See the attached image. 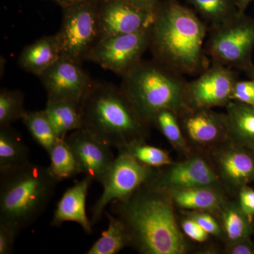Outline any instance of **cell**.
Wrapping results in <instances>:
<instances>
[{"label":"cell","instance_id":"d6a6232c","mask_svg":"<svg viewBox=\"0 0 254 254\" xmlns=\"http://www.w3.org/2000/svg\"><path fill=\"white\" fill-rule=\"evenodd\" d=\"M181 229L185 236L195 242H204L210 235L198 222L189 216L182 220Z\"/></svg>","mask_w":254,"mask_h":254},{"label":"cell","instance_id":"ac0fdd59","mask_svg":"<svg viewBox=\"0 0 254 254\" xmlns=\"http://www.w3.org/2000/svg\"><path fill=\"white\" fill-rule=\"evenodd\" d=\"M179 208L205 212H219L227 202L217 187H200L165 190Z\"/></svg>","mask_w":254,"mask_h":254},{"label":"cell","instance_id":"f1b7e54d","mask_svg":"<svg viewBox=\"0 0 254 254\" xmlns=\"http://www.w3.org/2000/svg\"><path fill=\"white\" fill-rule=\"evenodd\" d=\"M24 95L18 90L3 88L0 91V127H9L21 120L26 111Z\"/></svg>","mask_w":254,"mask_h":254},{"label":"cell","instance_id":"6da1fadb","mask_svg":"<svg viewBox=\"0 0 254 254\" xmlns=\"http://www.w3.org/2000/svg\"><path fill=\"white\" fill-rule=\"evenodd\" d=\"M125 224L131 246L143 254H184L188 245L174 214L173 202L151 180L128 198L111 203Z\"/></svg>","mask_w":254,"mask_h":254},{"label":"cell","instance_id":"e575fe53","mask_svg":"<svg viewBox=\"0 0 254 254\" xmlns=\"http://www.w3.org/2000/svg\"><path fill=\"white\" fill-rule=\"evenodd\" d=\"M18 234L9 227L0 224V254H11Z\"/></svg>","mask_w":254,"mask_h":254},{"label":"cell","instance_id":"3957f363","mask_svg":"<svg viewBox=\"0 0 254 254\" xmlns=\"http://www.w3.org/2000/svg\"><path fill=\"white\" fill-rule=\"evenodd\" d=\"M82 129L118 150L145 141L146 124L120 87L91 81L80 103Z\"/></svg>","mask_w":254,"mask_h":254},{"label":"cell","instance_id":"f35d334b","mask_svg":"<svg viewBox=\"0 0 254 254\" xmlns=\"http://www.w3.org/2000/svg\"><path fill=\"white\" fill-rule=\"evenodd\" d=\"M253 1L254 0H235V2L240 13H245L246 9Z\"/></svg>","mask_w":254,"mask_h":254},{"label":"cell","instance_id":"603a6c76","mask_svg":"<svg viewBox=\"0 0 254 254\" xmlns=\"http://www.w3.org/2000/svg\"><path fill=\"white\" fill-rule=\"evenodd\" d=\"M29 161V148L11 127H0V171Z\"/></svg>","mask_w":254,"mask_h":254},{"label":"cell","instance_id":"5b68a950","mask_svg":"<svg viewBox=\"0 0 254 254\" xmlns=\"http://www.w3.org/2000/svg\"><path fill=\"white\" fill-rule=\"evenodd\" d=\"M122 77L120 88L148 126L161 110H171L178 116L186 108L187 82L154 60H141Z\"/></svg>","mask_w":254,"mask_h":254},{"label":"cell","instance_id":"8d00e7d4","mask_svg":"<svg viewBox=\"0 0 254 254\" xmlns=\"http://www.w3.org/2000/svg\"><path fill=\"white\" fill-rule=\"evenodd\" d=\"M123 1L140 9L155 12L163 0H123Z\"/></svg>","mask_w":254,"mask_h":254},{"label":"cell","instance_id":"9a60e30c","mask_svg":"<svg viewBox=\"0 0 254 254\" xmlns=\"http://www.w3.org/2000/svg\"><path fill=\"white\" fill-rule=\"evenodd\" d=\"M151 182L164 190L200 187H218L220 177L208 162L199 156L169 165L161 173L156 172Z\"/></svg>","mask_w":254,"mask_h":254},{"label":"cell","instance_id":"9c48e42d","mask_svg":"<svg viewBox=\"0 0 254 254\" xmlns=\"http://www.w3.org/2000/svg\"><path fill=\"white\" fill-rule=\"evenodd\" d=\"M150 28L100 39L87 60L123 76L141 62L149 48Z\"/></svg>","mask_w":254,"mask_h":254},{"label":"cell","instance_id":"83f0119b","mask_svg":"<svg viewBox=\"0 0 254 254\" xmlns=\"http://www.w3.org/2000/svg\"><path fill=\"white\" fill-rule=\"evenodd\" d=\"M153 125L158 127L175 150L184 154H190L189 143L182 131L176 114L171 110H161L155 115Z\"/></svg>","mask_w":254,"mask_h":254},{"label":"cell","instance_id":"44dd1931","mask_svg":"<svg viewBox=\"0 0 254 254\" xmlns=\"http://www.w3.org/2000/svg\"><path fill=\"white\" fill-rule=\"evenodd\" d=\"M44 110L60 139H64L68 133L82 128L80 103L78 102L48 99Z\"/></svg>","mask_w":254,"mask_h":254},{"label":"cell","instance_id":"ba28073f","mask_svg":"<svg viewBox=\"0 0 254 254\" xmlns=\"http://www.w3.org/2000/svg\"><path fill=\"white\" fill-rule=\"evenodd\" d=\"M156 171L138 162L129 153L119 150V154L103 183V191L91 208V222L103 218L105 209L115 200L125 199L152 180Z\"/></svg>","mask_w":254,"mask_h":254},{"label":"cell","instance_id":"d4e9b609","mask_svg":"<svg viewBox=\"0 0 254 254\" xmlns=\"http://www.w3.org/2000/svg\"><path fill=\"white\" fill-rule=\"evenodd\" d=\"M48 155L50 159L48 170L58 182L81 174L76 157L64 139L57 142Z\"/></svg>","mask_w":254,"mask_h":254},{"label":"cell","instance_id":"d590c367","mask_svg":"<svg viewBox=\"0 0 254 254\" xmlns=\"http://www.w3.org/2000/svg\"><path fill=\"white\" fill-rule=\"evenodd\" d=\"M227 253L230 254H254V243L251 239L230 244Z\"/></svg>","mask_w":254,"mask_h":254},{"label":"cell","instance_id":"1f68e13d","mask_svg":"<svg viewBox=\"0 0 254 254\" xmlns=\"http://www.w3.org/2000/svg\"><path fill=\"white\" fill-rule=\"evenodd\" d=\"M187 215L198 222L209 235L215 237L221 236L222 227L208 212L191 210L190 213H187Z\"/></svg>","mask_w":254,"mask_h":254},{"label":"cell","instance_id":"ab89813d","mask_svg":"<svg viewBox=\"0 0 254 254\" xmlns=\"http://www.w3.org/2000/svg\"><path fill=\"white\" fill-rule=\"evenodd\" d=\"M244 71L246 73H247V76H249L250 78H252V79H254V64H252V65H250L249 67L246 68V69L244 70Z\"/></svg>","mask_w":254,"mask_h":254},{"label":"cell","instance_id":"836d02e7","mask_svg":"<svg viewBox=\"0 0 254 254\" xmlns=\"http://www.w3.org/2000/svg\"><path fill=\"white\" fill-rule=\"evenodd\" d=\"M238 204L242 212L251 220H254V190L249 185L239 190Z\"/></svg>","mask_w":254,"mask_h":254},{"label":"cell","instance_id":"484cf974","mask_svg":"<svg viewBox=\"0 0 254 254\" xmlns=\"http://www.w3.org/2000/svg\"><path fill=\"white\" fill-rule=\"evenodd\" d=\"M203 18L209 28L219 26L236 16L239 11L235 0H187ZM208 28V29H209Z\"/></svg>","mask_w":254,"mask_h":254},{"label":"cell","instance_id":"7a4b0ae2","mask_svg":"<svg viewBox=\"0 0 254 254\" xmlns=\"http://www.w3.org/2000/svg\"><path fill=\"white\" fill-rule=\"evenodd\" d=\"M208 29L193 10L176 0L162 1L150 27L153 60L181 76L201 73L208 67Z\"/></svg>","mask_w":254,"mask_h":254},{"label":"cell","instance_id":"60d3db41","mask_svg":"<svg viewBox=\"0 0 254 254\" xmlns=\"http://www.w3.org/2000/svg\"><path fill=\"white\" fill-rule=\"evenodd\" d=\"M52 1H53V0H52Z\"/></svg>","mask_w":254,"mask_h":254},{"label":"cell","instance_id":"e0dca14e","mask_svg":"<svg viewBox=\"0 0 254 254\" xmlns=\"http://www.w3.org/2000/svg\"><path fill=\"white\" fill-rule=\"evenodd\" d=\"M93 180L85 177L64 193L55 209L51 225L59 227L64 222H74L82 227L86 234L93 232L91 220L86 215V202L88 190Z\"/></svg>","mask_w":254,"mask_h":254},{"label":"cell","instance_id":"30bf717a","mask_svg":"<svg viewBox=\"0 0 254 254\" xmlns=\"http://www.w3.org/2000/svg\"><path fill=\"white\" fill-rule=\"evenodd\" d=\"M237 80L232 68L213 63L193 81L186 83L185 102L190 109L226 106Z\"/></svg>","mask_w":254,"mask_h":254},{"label":"cell","instance_id":"7402d4cb","mask_svg":"<svg viewBox=\"0 0 254 254\" xmlns=\"http://www.w3.org/2000/svg\"><path fill=\"white\" fill-rule=\"evenodd\" d=\"M220 213L222 232L228 245L251 239L254 233V220L242 212L238 203H227Z\"/></svg>","mask_w":254,"mask_h":254},{"label":"cell","instance_id":"4dcf8cb0","mask_svg":"<svg viewBox=\"0 0 254 254\" xmlns=\"http://www.w3.org/2000/svg\"><path fill=\"white\" fill-rule=\"evenodd\" d=\"M231 100L254 107V79L237 81Z\"/></svg>","mask_w":254,"mask_h":254},{"label":"cell","instance_id":"4fadbf2b","mask_svg":"<svg viewBox=\"0 0 254 254\" xmlns=\"http://www.w3.org/2000/svg\"><path fill=\"white\" fill-rule=\"evenodd\" d=\"M64 140L76 157L81 173L103 185L115 161L111 146L82 128L68 133Z\"/></svg>","mask_w":254,"mask_h":254},{"label":"cell","instance_id":"7c38bea8","mask_svg":"<svg viewBox=\"0 0 254 254\" xmlns=\"http://www.w3.org/2000/svg\"><path fill=\"white\" fill-rule=\"evenodd\" d=\"M177 117L187 141L197 148H210L228 140L226 114L186 107Z\"/></svg>","mask_w":254,"mask_h":254},{"label":"cell","instance_id":"d6986e66","mask_svg":"<svg viewBox=\"0 0 254 254\" xmlns=\"http://www.w3.org/2000/svg\"><path fill=\"white\" fill-rule=\"evenodd\" d=\"M61 57L56 34L47 36L25 47L18 57V64L27 72L39 76Z\"/></svg>","mask_w":254,"mask_h":254},{"label":"cell","instance_id":"cb8c5ba5","mask_svg":"<svg viewBox=\"0 0 254 254\" xmlns=\"http://www.w3.org/2000/svg\"><path fill=\"white\" fill-rule=\"evenodd\" d=\"M109 223L108 229L93 244L87 254H116L131 246V239L124 222L117 216L105 213Z\"/></svg>","mask_w":254,"mask_h":254},{"label":"cell","instance_id":"ffe728a7","mask_svg":"<svg viewBox=\"0 0 254 254\" xmlns=\"http://www.w3.org/2000/svg\"><path fill=\"white\" fill-rule=\"evenodd\" d=\"M226 108L228 140L254 152V107L231 100Z\"/></svg>","mask_w":254,"mask_h":254},{"label":"cell","instance_id":"f546056e","mask_svg":"<svg viewBox=\"0 0 254 254\" xmlns=\"http://www.w3.org/2000/svg\"><path fill=\"white\" fill-rule=\"evenodd\" d=\"M129 153L138 162L152 168L169 166L173 164L170 155L165 150L158 147L144 143V141L136 142L123 149Z\"/></svg>","mask_w":254,"mask_h":254},{"label":"cell","instance_id":"277c9868","mask_svg":"<svg viewBox=\"0 0 254 254\" xmlns=\"http://www.w3.org/2000/svg\"><path fill=\"white\" fill-rule=\"evenodd\" d=\"M58 183L48 167L30 161L0 171V224L19 235L44 213Z\"/></svg>","mask_w":254,"mask_h":254},{"label":"cell","instance_id":"8992f818","mask_svg":"<svg viewBox=\"0 0 254 254\" xmlns=\"http://www.w3.org/2000/svg\"><path fill=\"white\" fill-rule=\"evenodd\" d=\"M205 53L213 63L244 70L253 64L254 19L238 13L231 19L209 28Z\"/></svg>","mask_w":254,"mask_h":254},{"label":"cell","instance_id":"52a82bcc","mask_svg":"<svg viewBox=\"0 0 254 254\" xmlns=\"http://www.w3.org/2000/svg\"><path fill=\"white\" fill-rule=\"evenodd\" d=\"M103 0H91L63 8V22L57 33L61 56L80 64L100 41V10Z\"/></svg>","mask_w":254,"mask_h":254},{"label":"cell","instance_id":"74e56055","mask_svg":"<svg viewBox=\"0 0 254 254\" xmlns=\"http://www.w3.org/2000/svg\"><path fill=\"white\" fill-rule=\"evenodd\" d=\"M91 1V0H53V1L56 2L61 6L62 9L65 6H69L78 3L84 2V1Z\"/></svg>","mask_w":254,"mask_h":254},{"label":"cell","instance_id":"8fae6325","mask_svg":"<svg viewBox=\"0 0 254 254\" xmlns=\"http://www.w3.org/2000/svg\"><path fill=\"white\" fill-rule=\"evenodd\" d=\"M48 99L67 100L81 103L91 83L81 64L61 56L38 76Z\"/></svg>","mask_w":254,"mask_h":254},{"label":"cell","instance_id":"5bb4252c","mask_svg":"<svg viewBox=\"0 0 254 254\" xmlns=\"http://www.w3.org/2000/svg\"><path fill=\"white\" fill-rule=\"evenodd\" d=\"M155 13L123 0H103L100 10V40L150 28Z\"/></svg>","mask_w":254,"mask_h":254},{"label":"cell","instance_id":"2e32d148","mask_svg":"<svg viewBox=\"0 0 254 254\" xmlns=\"http://www.w3.org/2000/svg\"><path fill=\"white\" fill-rule=\"evenodd\" d=\"M227 142L215 153L218 175L229 186L240 190L254 182V152Z\"/></svg>","mask_w":254,"mask_h":254},{"label":"cell","instance_id":"4316f807","mask_svg":"<svg viewBox=\"0 0 254 254\" xmlns=\"http://www.w3.org/2000/svg\"><path fill=\"white\" fill-rule=\"evenodd\" d=\"M21 120L32 138L49 153L60 138L57 136L45 110L26 111Z\"/></svg>","mask_w":254,"mask_h":254}]
</instances>
